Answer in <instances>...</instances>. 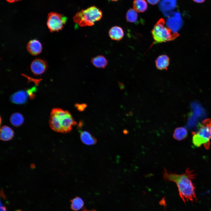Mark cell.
Instances as JSON below:
<instances>
[{
  "label": "cell",
  "instance_id": "obj_1",
  "mask_svg": "<svg viewBox=\"0 0 211 211\" xmlns=\"http://www.w3.org/2000/svg\"><path fill=\"white\" fill-rule=\"evenodd\" d=\"M162 174L164 181L176 183L180 196L184 203L197 201L195 188L192 181L195 174L192 170L187 169L184 173L178 174L169 172L164 168Z\"/></svg>",
  "mask_w": 211,
  "mask_h": 211
},
{
  "label": "cell",
  "instance_id": "obj_2",
  "mask_svg": "<svg viewBox=\"0 0 211 211\" xmlns=\"http://www.w3.org/2000/svg\"><path fill=\"white\" fill-rule=\"evenodd\" d=\"M49 123L53 130L64 133L71 131L72 126L77 124L68 111L58 108L52 110Z\"/></svg>",
  "mask_w": 211,
  "mask_h": 211
},
{
  "label": "cell",
  "instance_id": "obj_3",
  "mask_svg": "<svg viewBox=\"0 0 211 211\" xmlns=\"http://www.w3.org/2000/svg\"><path fill=\"white\" fill-rule=\"evenodd\" d=\"M102 16L101 11L93 6L77 12L73 17V20L80 27L91 26L100 20Z\"/></svg>",
  "mask_w": 211,
  "mask_h": 211
},
{
  "label": "cell",
  "instance_id": "obj_4",
  "mask_svg": "<svg viewBox=\"0 0 211 211\" xmlns=\"http://www.w3.org/2000/svg\"><path fill=\"white\" fill-rule=\"evenodd\" d=\"M192 134V142L194 146L199 147L203 145L206 149H209L211 139V119L203 121L198 131L193 132Z\"/></svg>",
  "mask_w": 211,
  "mask_h": 211
},
{
  "label": "cell",
  "instance_id": "obj_5",
  "mask_svg": "<svg viewBox=\"0 0 211 211\" xmlns=\"http://www.w3.org/2000/svg\"><path fill=\"white\" fill-rule=\"evenodd\" d=\"M151 33L154 40V44L171 41L177 37L178 33L173 32L171 30L165 25L164 19H160L155 24Z\"/></svg>",
  "mask_w": 211,
  "mask_h": 211
},
{
  "label": "cell",
  "instance_id": "obj_6",
  "mask_svg": "<svg viewBox=\"0 0 211 211\" xmlns=\"http://www.w3.org/2000/svg\"><path fill=\"white\" fill-rule=\"evenodd\" d=\"M65 16L56 12H51L48 15L47 25L50 31L52 33L62 30L67 21Z\"/></svg>",
  "mask_w": 211,
  "mask_h": 211
},
{
  "label": "cell",
  "instance_id": "obj_7",
  "mask_svg": "<svg viewBox=\"0 0 211 211\" xmlns=\"http://www.w3.org/2000/svg\"><path fill=\"white\" fill-rule=\"evenodd\" d=\"M182 23L180 14L178 12H172L168 17L166 22L168 28L175 33H178L177 31L180 29Z\"/></svg>",
  "mask_w": 211,
  "mask_h": 211
},
{
  "label": "cell",
  "instance_id": "obj_8",
  "mask_svg": "<svg viewBox=\"0 0 211 211\" xmlns=\"http://www.w3.org/2000/svg\"><path fill=\"white\" fill-rule=\"evenodd\" d=\"M48 65L44 60L37 58L33 60L30 65V69L32 72L35 75H41L46 70Z\"/></svg>",
  "mask_w": 211,
  "mask_h": 211
},
{
  "label": "cell",
  "instance_id": "obj_9",
  "mask_svg": "<svg viewBox=\"0 0 211 211\" xmlns=\"http://www.w3.org/2000/svg\"><path fill=\"white\" fill-rule=\"evenodd\" d=\"M26 48L30 54L33 55H37L41 52L42 46L41 43L38 40L33 39L29 41Z\"/></svg>",
  "mask_w": 211,
  "mask_h": 211
},
{
  "label": "cell",
  "instance_id": "obj_10",
  "mask_svg": "<svg viewBox=\"0 0 211 211\" xmlns=\"http://www.w3.org/2000/svg\"><path fill=\"white\" fill-rule=\"evenodd\" d=\"M28 96L27 91L20 90L12 94L11 97L10 99L11 101L14 103L21 104L26 102Z\"/></svg>",
  "mask_w": 211,
  "mask_h": 211
},
{
  "label": "cell",
  "instance_id": "obj_11",
  "mask_svg": "<svg viewBox=\"0 0 211 211\" xmlns=\"http://www.w3.org/2000/svg\"><path fill=\"white\" fill-rule=\"evenodd\" d=\"M108 34L111 39L117 41L121 40L124 35V32L122 28L117 26L112 27L109 30Z\"/></svg>",
  "mask_w": 211,
  "mask_h": 211
},
{
  "label": "cell",
  "instance_id": "obj_12",
  "mask_svg": "<svg viewBox=\"0 0 211 211\" xmlns=\"http://www.w3.org/2000/svg\"><path fill=\"white\" fill-rule=\"evenodd\" d=\"M156 68L160 70H167L169 64V58L165 55L159 56L155 61Z\"/></svg>",
  "mask_w": 211,
  "mask_h": 211
},
{
  "label": "cell",
  "instance_id": "obj_13",
  "mask_svg": "<svg viewBox=\"0 0 211 211\" xmlns=\"http://www.w3.org/2000/svg\"><path fill=\"white\" fill-rule=\"evenodd\" d=\"M176 0H162L159 4V7L164 12H170L176 8Z\"/></svg>",
  "mask_w": 211,
  "mask_h": 211
},
{
  "label": "cell",
  "instance_id": "obj_14",
  "mask_svg": "<svg viewBox=\"0 0 211 211\" xmlns=\"http://www.w3.org/2000/svg\"><path fill=\"white\" fill-rule=\"evenodd\" d=\"M14 135V132L10 127L6 125L0 129V139L4 141H8L11 139Z\"/></svg>",
  "mask_w": 211,
  "mask_h": 211
},
{
  "label": "cell",
  "instance_id": "obj_15",
  "mask_svg": "<svg viewBox=\"0 0 211 211\" xmlns=\"http://www.w3.org/2000/svg\"><path fill=\"white\" fill-rule=\"evenodd\" d=\"M80 137L82 142L87 145H94L97 142L96 138L86 131H82L80 133Z\"/></svg>",
  "mask_w": 211,
  "mask_h": 211
},
{
  "label": "cell",
  "instance_id": "obj_16",
  "mask_svg": "<svg viewBox=\"0 0 211 211\" xmlns=\"http://www.w3.org/2000/svg\"><path fill=\"white\" fill-rule=\"evenodd\" d=\"M91 62L95 67L98 68H104L108 64L106 59L102 55H98L92 58Z\"/></svg>",
  "mask_w": 211,
  "mask_h": 211
},
{
  "label": "cell",
  "instance_id": "obj_17",
  "mask_svg": "<svg viewBox=\"0 0 211 211\" xmlns=\"http://www.w3.org/2000/svg\"><path fill=\"white\" fill-rule=\"evenodd\" d=\"M188 135L187 130L182 127L176 128L174 130L173 137L178 141L182 140L186 137Z\"/></svg>",
  "mask_w": 211,
  "mask_h": 211
},
{
  "label": "cell",
  "instance_id": "obj_18",
  "mask_svg": "<svg viewBox=\"0 0 211 211\" xmlns=\"http://www.w3.org/2000/svg\"><path fill=\"white\" fill-rule=\"evenodd\" d=\"M11 124L14 126L18 127L23 122L24 118L20 113H16L13 114L10 118Z\"/></svg>",
  "mask_w": 211,
  "mask_h": 211
},
{
  "label": "cell",
  "instance_id": "obj_19",
  "mask_svg": "<svg viewBox=\"0 0 211 211\" xmlns=\"http://www.w3.org/2000/svg\"><path fill=\"white\" fill-rule=\"evenodd\" d=\"M71 208L74 211H78L81 209L84 205L83 200L80 197L77 196L70 200Z\"/></svg>",
  "mask_w": 211,
  "mask_h": 211
},
{
  "label": "cell",
  "instance_id": "obj_20",
  "mask_svg": "<svg viewBox=\"0 0 211 211\" xmlns=\"http://www.w3.org/2000/svg\"><path fill=\"white\" fill-rule=\"evenodd\" d=\"M133 6L137 12H143L147 10V5L145 0H135L133 3Z\"/></svg>",
  "mask_w": 211,
  "mask_h": 211
},
{
  "label": "cell",
  "instance_id": "obj_21",
  "mask_svg": "<svg viewBox=\"0 0 211 211\" xmlns=\"http://www.w3.org/2000/svg\"><path fill=\"white\" fill-rule=\"evenodd\" d=\"M127 21L131 23H135L137 20L138 15L137 11L133 8L130 9L126 15Z\"/></svg>",
  "mask_w": 211,
  "mask_h": 211
},
{
  "label": "cell",
  "instance_id": "obj_22",
  "mask_svg": "<svg viewBox=\"0 0 211 211\" xmlns=\"http://www.w3.org/2000/svg\"><path fill=\"white\" fill-rule=\"evenodd\" d=\"M75 107L80 111H82L87 107V105L85 103L79 104H75Z\"/></svg>",
  "mask_w": 211,
  "mask_h": 211
},
{
  "label": "cell",
  "instance_id": "obj_23",
  "mask_svg": "<svg viewBox=\"0 0 211 211\" xmlns=\"http://www.w3.org/2000/svg\"><path fill=\"white\" fill-rule=\"evenodd\" d=\"M149 4L152 5H155L157 4L160 0H147Z\"/></svg>",
  "mask_w": 211,
  "mask_h": 211
},
{
  "label": "cell",
  "instance_id": "obj_24",
  "mask_svg": "<svg viewBox=\"0 0 211 211\" xmlns=\"http://www.w3.org/2000/svg\"><path fill=\"white\" fill-rule=\"evenodd\" d=\"M0 211H6V207L2 204L1 202Z\"/></svg>",
  "mask_w": 211,
  "mask_h": 211
},
{
  "label": "cell",
  "instance_id": "obj_25",
  "mask_svg": "<svg viewBox=\"0 0 211 211\" xmlns=\"http://www.w3.org/2000/svg\"><path fill=\"white\" fill-rule=\"evenodd\" d=\"M194 2L197 3H202L204 2L205 0H193Z\"/></svg>",
  "mask_w": 211,
  "mask_h": 211
},
{
  "label": "cell",
  "instance_id": "obj_26",
  "mask_svg": "<svg viewBox=\"0 0 211 211\" xmlns=\"http://www.w3.org/2000/svg\"><path fill=\"white\" fill-rule=\"evenodd\" d=\"M9 3H13L16 1H18L20 0H6Z\"/></svg>",
  "mask_w": 211,
  "mask_h": 211
},
{
  "label": "cell",
  "instance_id": "obj_27",
  "mask_svg": "<svg viewBox=\"0 0 211 211\" xmlns=\"http://www.w3.org/2000/svg\"><path fill=\"white\" fill-rule=\"evenodd\" d=\"M83 211H96L94 209H92V210H89L86 209V208L84 207L83 208Z\"/></svg>",
  "mask_w": 211,
  "mask_h": 211
},
{
  "label": "cell",
  "instance_id": "obj_28",
  "mask_svg": "<svg viewBox=\"0 0 211 211\" xmlns=\"http://www.w3.org/2000/svg\"><path fill=\"white\" fill-rule=\"evenodd\" d=\"M110 0L113 1H117L118 0Z\"/></svg>",
  "mask_w": 211,
  "mask_h": 211
}]
</instances>
